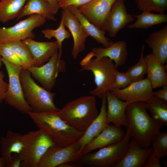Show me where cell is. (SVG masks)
Returning <instances> with one entry per match:
<instances>
[{
    "label": "cell",
    "mask_w": 167,
    "mask_h": 167,
    "mask_svg": "<svg viewBox=\"0 0 167 167\" xmlns=\"http://www.w3.org/2000/svg\"><path fill=\"white\" fill-rule=\"evenodd\" d=\"M126 114L131 138L142 147L149 148L162 126L148 113L146 102L137 101L128 104Z\"/></svg>",
    "instance_id": "cell-1"
},
{
    "label": "cell",
    "mask_w": 167,
    "mask_h": 167,
    "mask_svg": "<svg viewBox=\"0 0 167 167\" xmlns=\"http://www.w3.org/2000/svg\"><path fill=\"white\" fill-rule=\"evenodd\" d=\"M28 114L39 129L46 133L60 146H67L77 141L84 132L78 131L69 125L58 111L31 112Z\"/></svg>",
    "instance_id": "cell-2"
},
{
    "label": "cell",
    "mask_w": 167,
    "mask_h": 167,
    "mask_svg": "<svg viewBox=\"0 0 167 167\" xmlns=\"http://www.w3.org/2000/svg\"><path fill=\"white\" fill-rule=\"evenodd\" d=\"M58 113L67 124L81 132H85L99 114L95 97L92 95L81 96L70 101Z\"/></svg>",
    "instance_id": "cell-3"
},
{
    "label": "cell",
    "mask_w": 167,
    "mask_h": 167,
    "mask_svg": "<svg viewBox=\"0 0 167 167\" xmlns=\"http://www.w3.org/2000/svg\"><path fill=\"white\" fill-rule=\"evenodd\" d=\"M19 78L24 97L32 112L58 111L59 109L54 103L55 93L52 92L37 84L26 69L22 68Z\"/></svg>",
    "instance_id": "cell-4"
},
{
    "label": "cell",
    "mask_w": 167,
    "mask_h": 167,
    "mask_svg": "<svg viewBox=\"0 0 167 167\" xmlns=\"http://www.w3.org/2000/svg\"><path fill=\"white\" fill-rule=\"evenodd\" d=\"M22 140L23 147L20 154L22 167H39L47 150L56 145L46 133L39 129L22 135Z\"/></svg>",
    "instance_id": "cell-5"
},
{
    "label": "cell",
    "mask_w": 167,
    "mask_h": 167,
    "mask_svg": "<svg viewBox=\"0 0 167 167\" xmlns=\"http://www.w3.org/2000/svg\"><path fill=\"white\" fill-rule=\"evenodd\" d=\"M131 138L127 128L124 137L119 141L97 151L79 156L75 162L92 167H114L125 155Z\"/></svg>",
    "instance_id": "cell-6"
},
{
    "label": "cell",
    "mask_w": 167,
    "mask_h": 167,
    "mask_svg": "<svg viewBox=\"0 0 167 167\" xmlns=\"http://www.w3.org/2000/svg\"><path fill=\"white\" fill-rule=\"evenodd\" d=\"M117 69L112 61L104 57L92 59L82 66L80 71H88L92 72L96 87L89 93L101 99L105 96L107 91H111L113 88Z\"/></svg>",
    "instance_id": "cell-7"
},
{
    "label": "cell",
    "mask_w": 167,
    "mask_h": 167,
    "mask_svg": "<svg viewBox=\"0 0 167 167\" xmlns=\"http://www.w3.org/2000/svg\"><path fill=\"white\" fill-rule=\"evenodd\" d=\"M2 60L9 79L8 87L4 100L19 112L28 114L32 110L24 97L20 81L19 75L22 67L13 65L3 58Z\"/></svg>",
    "instance_id": "cell-8"
},
{
    "label": "cell",
    "mask_w": 167,
    "mask_h": 167,
    "mask_svg": "<svg viewBox=\"0 0 167 167\" xmlns=\"http://www.w3.org/2000/svg\"><path fill=\"white\" fill-rule=\"evenodd\" d=\"M46 20L41 16L33 15L11 27H0V43L33 39L35 35L32 32L33 30L43 25Z\"/></svg>",
    "instance_id": "cell-9"
},
{
    "label": "cell",
    "mask_w": 167,
    "mask_h": 167,
    "mask_svg": "<svg viewBox=\"0 0 167 167\" xmlns=\"http://www.w3.org/2000/svg\"><path fill=\"white\" fill-rule=\"evenodd\" d=\"M27 70L43 87L50 91L56 84L59 73L66 71V63L58 53L45 64L40 66H32Z\"/></svg>",
    "instance_id": "cell-10"
},
{
    "label": "cell",
    "mask_w": 167,
    "mask_h": 167,
    "mask_svg": "<svg viewBox=\"0 0 167 167\" xmlns=\"http://www.w3.org/2000/svg\"><path fill=\"white\" fill-rule=\"evenodd\" d=\"M80 149L78 141L66 147L52 146L42 157L39 167H58L64 163L75 162L79 156Z\"/></svg>",
    "instance_id": "cell-11"
},
{
    "label": "cell",
    "mask_w": 167,
    "mask_h": 167,
    "mask_svg": "<svg viewBox=\"0 0 167 167\" xmlns=\"http://www.w3.org/2000/svg\"><path fill=\"white\" fill-rule=\"evenodd\" d=\"M153 89L150 81L147 77L132 82L123 88H113L110 91L120 99L129 103L141 101L146 102L154 96Z\"/></svg>",
    "instance_id": "cell-12"
},
{
    "label": "cell",
    "mask_w": 167,
    "mask_h": 167,
    "mask_svg": "<svg viewBox=\"0 0 167 167\" xmlns=\"http://www.w3.org/2000/svg\"><path fill=\"white\" fill-rule=\"evenodd\" d=\"M134 20L133 15L128 13L124 0H116L104 24L102 30L109 36L115 37L118 32Z\"/></svg>",
    "instance_id": "cell-13"
},
{
    "label": "cell",
    "mask_w": 167,
    "mask_h": 167,
    "mask_svg": "<svg viewBox=\"0 0 167 167\" xmlns=\"http://www.w3.org/2000/svg\"><path fill=\"white\" fill-rule=\"evenodd\" d=\"M62 9L61 18L73 37V45L71 54L75 60L79 54L84 50L88 36L75 15L67 7Z\"/></svg>",
    "instance_id": "cell-14"
},
{
    "label": "cell",
    "mask_w": 167,
    "mask_h": 167,
    "mask_svg": "<svg viewBox=\"0 0 167 167\" xmlns=\"http://www.w3.org/2000/svg\"><path fill=\"white\" fill-rule=\"evenodd\" d=\"M116 0H92L78 7L79 11L91 23L102 29L104 23Z\"/></svg>",
    "instance_id": "cell-15"
},
{
    "label": "cell",
    "mask_w": 167,
    "mask_h": 167,
    "mask_svg": "<svg viewBox=\"0 0 167 167\" xmlns=\"http://www.w3.org/2000/svg\"><path fill=\"white\" fill-rule=\"evenodd\" d=\"M125 135L121 127L109 124L98 135L85 146L79 156L90 153L95 149L115 143L121 140Z\"/></svg>",
    "instance_id": "cell-16"
},
{
    "label": "cell",
    "mask_w": 167,
    "mask_h": 167,
    "mask_svg": "<svg viewBox=\"0 0 167 167\" xmlns=\"http://www.w3.org/2000/svg\"><path fill=\"white\" fill-rule=\"evenodd\" d=\"M107 101L106 118L108 123L118 127H127L128 122L126 109L128 103L122 101L112 94L110 91L105 94Z\"/></svg>",
    "instance_id": "cell-17"
},
{
    "label": "cell",
    "mask_w": 167,
    "mask_h": 167,
    "mask_svg": "<svg viewBox=\"0 0 167 167\" xmlns=\"http://www.w3.org/2000/svg\"><path fill=\"white\" fill-rule=\"evenodd\" d=\"M152 151V148H143L132 139L125 155L114 167H144Z\"/></svg>",
    "instance_id": "cell-18"
},
{
    "label": "cell",
    "mask_w": 167,
    "mask_h": 167,
    "mask_svg": "<svg viewBox=\"0 0 167 167\" xmlns=\"http://www.w3.org/2000/svg\"><path fill=\"white\" fill-rule=\"evenodd\" d=\"M29 50L34 60V66H40L58 53V46L54 42H40L29 38L22 41Z\"/></svg>",
    "instance_id": "cell-19"
},
{
    "label": "cell",
    "mask_w": 167,
    "mask_h": 167,
    "mask_svg": "<svg viewBox=\"0 0 167 167\" xmlns=\"http://www.w3.org/2000/svg\"><path fill=\"white\" fill-rule=\"evenodd\" d=\"M92 51L96 58L107 57L114 61L117 69L125 64L128 54L126 43L122 40L112 42L106 47H93Z\"/></svg>",
    "instance_id": "cell-20"
},
{
    "label": "cell",
    "mask_w": 167,
    "mask_h": 167,
    "mask_svg": "<svg viewBox=\"0 0 167 167\" xmlns=\"http://www.w3.org/2000/svg\"><path fill=\"white\" fill-rule=\"evenodd\" d=\"M107 101L105 96L101 99L100 112L98 116L88 126L77 141L80 145V153L83 148L98 135L109 124L107 118Z\"/></svg>",
    "instance_id": "cell-21"
},
{
    "label": "cell",
    "mask_w": 167,
    "mask_h": 167,
    "mask_svg": "<svg viewBox=\"0 0 167 167\" xmlns=\"http://www.w3.org/2000/svg\"><path fill=\"white\" fill-rule=\"evenodd\" d=\"M147 63V73L153 89L167 85L166 66L162 64L152 53L144 57Z\"/></svg>",
    "instance_id": "cell-22"
},
{
    "label": "cell",
    "mask_w": 167,
    "mask_h": 167,
    "mask_svg": "<svg viewBox=\"0 0 167 167\" xmlns=\"http://www.w3.org/2000/svg\"><path fill=\"white\" fill-rule=\"evenodd\" d=\"M22 136L19 133L9 130L6 136L1 138L0 154L5 160L7 167H9L11 164L12 154L20 153L23 147Z\"/></svg>",
    "instance_id": "cell-23"
},
{
    "label": "cell",
    "mask_w": 167,
    "mask_h": 167,
    "mask_svg": "<svg viewBox=\"0 0 167 167\" xmlns=\"http://www.w3.org/2000/svg\"><path fill=\"white\" fill-rule=\"evenodd\" d=\"M145 42L152 50V53L165 65L167 62V25L151 33Z\"/></svg>",
    "instance_id": "cell-24"
},
{
    "label": "cell",
    "mask_w": 167,
    "mask_h": 167,
    "mask_svg": "<svg viewBox=\"0 0 167 167\" xmlns=\"http://www.w3.org/2000/svg\"><path fill=\"white\" fill-rule=\"evenodd\" d=\"M67 7L77 17L88 36L92 37L104 47H108L113 42L105 36L106 31L98 28L89 21L79 11L78 7L70 6Z\"/></svg>",
    "instance_id": "cell-25"
},
{
    "label": "cell",
    "mask_w": 167,
    "mask_h": 167,
    "mask_svg": "<svg viewBox=\"0 0 167 167\" xmlns=\"http://www.w3.org/2000/svg\"><path fill=\"white\" fill-rule=\"evenodd\" d=\"M33 15H40L49 20H56L45 0H27L17 20Z\"/></svg>",
    "instance_id": "cell-26"
},
{
    "label": "cell",
    "mask_w": 167,
    "mask_h": 167,
    "mask_svg": "<svg viewBox=\"0 0 167 167\" xmlns=\"http://www.w3.org/2000/svg\"><path fill=\"white\" fill-rule=\"evenodd\" d=\"M133 16L137 19L134 23L127 25L130 28L147 29L167 22V14L165 13L154 14L150 12H143Z\"/></svg>",
    "instance_id": "cell-27"
},
{
    "label": "cell",
    "mask_w": 167,
    "mask_h": 167,
    "mask_svg": "<svg viewBox=\"0 0 167 167\" xmlns=\"http://www.w3.org/2000/svg\"><path fill=\"white\" fill-rule=\"evenodd\" d=\"M27 0H0V22L5 23L17 18Z\"/></svg>",
    "instance_id": "cell-28"
},
{
    "label": "cell",
    "mask_w": 167,
    "mask_h": 167,
    "mask_svg": "<svg viewBox=\"0 0 167 167\" xmlns=\"http://www.w3.org/2000/svg\"><path fill=\"white\" fill-rule=\"evenodd\" d=\"M146 106L154 119L162 126H167V101L153 96L146 102Z\"/></svg>",
    "instance_id": "cell-29"
},
{
    "label": "cell",
    "mask_w": 167,
    "mask_h": 167,
    "mask_svg": "<svg viewBox=\"0 0 167 167\" xmlns=\"http://www.w3.org/2000/svg\"><path fill=\"white\" fill-rule=\"evenodd\" d=\"M20 60L22 68L27 69L34 65L33 56L27 47L21 41H13L5 43Z\"/></svg>",
    "instance_id": "cell-30"
},
{
    "label": "cell",
    "mask_w": 167,
    "mask_h": 167,
    "mask_svg": "<svg viewBox=\"0 0 167 167\" xmlns=\"http://www.w3.org/2000/svg\"><path fill=\"white\" fill-rule=\"evenodd\" d=\"M65 28L63 19L61 18L59 26L56 29L46 28L41 31L45 38L50 39L54 37L56 39L58 46V55L61 58L62 54V42L65 39L70 38L71 36L70 32L66 30Z\"/></svg>",
    "instance_id": "cell-31"
},
{
    "label": "cell",
    "mask_w": 167,
    "mask_h": 167,
    "mask_svg": "<svg viewBox=\"0 0 167 167\" xmlns=\"http://www.w3.org/2000/svg\"><path fill=\"white\" fill-rule=\"evenodd\" d=\"M138 9L143 12L165 13L167 10V0H135Z\"/></svg>",
    "instance_id": "cell-32"
},
{
    "label": "cell",
    "mask_w": 167,
    "mask_h": 167,
    "mask_svg": "<svg viewBox=\"0 0 167 167\" xmlns=\"http://www.w3.org/2000/svg\"><path fill=\"white\" fill-rule=\"evenodd\" d=\"M145 45L141 48L140 58L138 62L133 66L129 67L126 72L132 82L138 81L143 79L147 73V65L143 54Z\"/></svg>",
    "instance_id": "cell-33"
},
{
    "label": "cell",
    "mask_w": 167,
    "mask_h": 167,
    "mask_svg": "<svg viewBox=\"0 0 167 167\" xmlns=\"http://www.w3.org/2000/svg\"><path fill=\"white\" fill-rule=\"evenodd\" d=\"M152 151L160 159L167 155V132H159L152 141Z\"/></svg>",
    "instance_id": "cell-34"
},
{
    "label": "cell",
    "mask_w": 167,
    "mask_h": 167,
    "mask_svg": "<svg viewBox=\"0 0 167 167\" xmlns=\"http://www.w3.org/2000/svg\"><path fill=\"white\" fill-rule=\"evenodd\" d=\"M0 54L2 58L11 64L22 67V63L19 58L5 43H0Z\"/></svg>",
    "instance_id": "cell-35"
},
{
    "label": "cell",
    "mask_w": 167,
    "mask_h": 167,
    "mask_svg": "<svg viewBox=\"0 0 167 167\" xmlns=\"http://www.w3.org/2000/svg\"><path fill=\"white\" fill-rule=\"evenodd\" d=\"M131 82V78L126 72H121L116 70L113 88H123L128 85Z\"/></svg>",
    "instance_id": "cell-36"
},
{
    "label": "cell",
    "mask_w": 167,
    "mask_h": 167,
    "mask_svg": "<svg viewBox=\"0 0 167 167\" xmlns=\"http://www.w3.org/2000/svg\"><path fill=\"white\" fill-rule=\"evenodd\" d=\"M92 0H59L60 8L62 9L70 6H74L79 7L90 2Z\"/></svg>",
    "instance_id": "cell-37"
},
{
    "label": "cell",
    "mask_w": 167,
    "mask_h": 167,
    "mask_svg": "<svg viewBox=\"0 0 167 167\" xmlns=\"http://www.w3.org/2000/svg\"><path fill=\"white\" fill-rule=\"evenodd\" d=\"M5 75L0 71V103L4 100L5 94L8 87V83H6L3 80Z\"/></svg>",
    "instance_id": "cell-38"
},
{
    "label": "cell",
    "mask_w": 167,
    "mask_h": 167,
    "mask_svg": "<svg viewBox=\"0 0 167 167\" xmlns=\"http://www.w3.org/2000/svg\"><path fill=\"white\" fill-rule=\"evenodd\" d=\"M160 160L152 152L149 155L144 167H161Z\"/></svg>",
    "instance_id": "cell-39"
},
{
    "label": "cell",
    "mask_w": 167,
    "mask_h": 167,
    "mask_svg": "<svg viewBox=\"0 0 167 167\" xmlns=\"http://www.w3.org/2000/svg\"><path fill=\"white\" fill-rule=\"evenodd\" d=\"M20 154L13 153L12 154V163L9 167H20L22 161Z\"/></svg>",
    "instance_id": "cell-40"
},
{
    "label": "cell",
    "mask_w": 167,
    "mask_h": 167,
    "mask_svg": "<svg viewBox=\"0 0 167 167\" xmlns=\"http://www.w3.org/2000/svg\"><path fill=\"white\" fill-rule=\"evenodd\" d=\"M162 88L154 92V96L167 101V85L163 86Z\"/></svg>",
    "instance_id": "cell-41"
},
{
    "label": "cell",
    "mask_w": 167,
    "mask_h": 167,
    "mask_svg": "<svg viewBox=\"0 0 167 167\" xmlns=\"http://www.w3.org/2000/svg\"><path fill=\"white\" fill-rule=\"evenodd\" d=\"M49 5L50 10L54 15L58 11L60 7L59 5V0H45Z\"/></svg>",
    "instance_id": "cell-42"
},
{
    "label": "cell",
    "mask_w": 167,
    "mask_h": 167,
    "mask_svg": "<svg viewBox=\"0 0 167 167\" xmlns=\"http://www.w3.org/2000/svg\"><path fill=\"white\" fill-rule=\"evenodd\" d=\"M94 56H95L94 53L92 51L90 52L82 60L80 63V64L82 66L84 65L89 62Z\"/></svg>",
    "instance_id": "cell-43"
},
{
    "label": "cell",
    "mask_w": 167,
    "mask_h": 167,
    "mask_svg": "<svg viewBox=\"0 0 167 167\" xmlns=\"http://www.w3.org/2000/svg\"><path fill=\"white\" fill-rule=\"evenodd\" d=\"M82 165L75 162H68L60 164L58 167H81Z\"/></svg>",
    "instance_id": "cell-44"
},
{
    "label": "cell",
    "mask_w": 167,
    "mask_h": 167,
    "mask_svg": "<svg viewBox=\"0 0 167 167\" xmlns=\"http://www.w3.org/2000/svg\"><path fill=\"white\" fill-rule=\"evenodd\" d=\"M0 167H7L5 160L1 156L0 157Z\"/></svg>",
    "instance_id": "cell-45"
},
{
    "label": "cell",
    "mask_w": 167,
    "mask_h": 167,
    "mask_svg": "<svg viewBox=\"0 0 167 167\" xmlns=\"http://www.w3.org/2000/svg\"><path fill=\"white\" fill-rule=\"evenodd\" d=\"M1 55L0 54V68L1 66V65H2V58H1Z\"/></svg>",
    "instance_id": "cell-46"
}]
</instances>
